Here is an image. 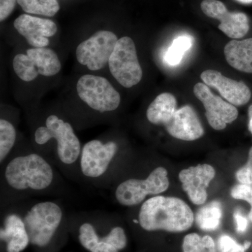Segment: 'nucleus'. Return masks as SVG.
Returning <instances> with one entry per match:
<instances>
[{"label":"nucleus","instance_id":"18","mask_svg":"<svg viewBox=\"0 0 252 252\" xmlns=\"http://www.w3.org/2000/svg\"><path fill=\"white\" fill-rule=\"evenodd\" d=\"M177 111V99L173 94L163 93L158 94L149 104L147 118L151 124L165 126Z\"/></svg>","mask_w":252,"mask_h":252},{"label":"nucleus","instance_id":"3","mask_svg":"<svg viewBox=\"0 0 252 252\" xmlns=\"http://www.w3.org/2000/svg\"><path fill=\"white\" fill-rule=\"evenodd\" d=\"M34 142L37 145H45L51 140L56 142V159L64 168L79 165L81 152L80 140L69 123L56 115L46 118L45 126L36 129Z\"/></svg>","mask_w":252,"mask_h":252},{"label":"nucleus","instance_id":"9","mask_svg":"<svg viewBox=\"0 0 252 252\" xmlns=\"http://www.w3.org/2000/svg\"><path fill=\"white\" fill-rule=\"evenodd\" d=\"M119 40L112 32L99 31L82 41L76 50L78 62L91 71L102 69L109 63Z\"/></svg>","mask_w":252,"mask_h":252},{"label":"nucleus","instance_id":"1","mask_svg":"<svg viewBox=\"0 0 252 252\" xmlns=\"http://www.w3.org/2000/svg\"><path fill=\"white\" fill-rule=\"evenodd\" d=\"M4 189L17 196L41 193L53 188L56 170L47 157L36 152L9 157L4 162Z\"/></svg>","mask_w":252,"mask_h":252},{"label":"nucleus","instance_id":"21","mask_svg":"<svg viewBox=\"0 0 252 252\" xmlns=\"http://www.w3.org/2000/svg\"><path fill=\"white\" fill-rule=\"evenodd\" d=\"M17 1L23 11L30 14L52 17L60 10L57 0H17Z\"/></svg>","mask_w":252,"mask_h":252},{"label":"nucleus","instance_id":"16","mask_svg":"<svg viewBox=\"0 0 252 252\" xmlns=\"http://www.w3.org/2000/svg\"><path fill=\"white\" fill-rule=\"evenodd\" d=\"M6 215L3 228L0 230L1 240L6 243L7 252H21L30 243L22 217L14 211L9 212Z\"/></svg>","mask_w":252,"mask_h":252},{"label":"nucleus","instance_id":"6","mask_svg":"<svg viewBox=\"0 0 252 252\" xmlns=\"http://www.w3.org/2000/svg\"><path fill=\"white\" fill-rule=\"evenodd\" d=\"M169 185L166 169L158 167L146 178H131L123 181L116 187L114 196L123 206H135L143 203L149 195L163 193L167 190Z\"/></svg>","mask_w":252,"mask_h":252},{"label":"nucleus","instance_id":"29","mask_svg":"<svg viewBox=\"0 0 252 252\" xmlns=\"http://www.w3.org/2000/svg\"><path fill=\"white\" fill-rule=\"evenodd\" d=\"M238 244L230 235H222L217 242V250L219 252H231Z\"/></svg>","mask_w":252,"mask_h":252},{"label":"nucleus","instance_id":"15","mask_svg":"<svg viewBox=\"0 0 252 252\" xmlns=\"http://www.w3.org/2000/svg\"><path fill=\"white\" fill-rule=\"evenodd\" d=\"M164 126L172 137L181 140H196L205 133L196 112L189 105L177 109Z\"/></svg>","mask_w":252,"mask_h":252},{"label":"nucleus","instance_id":"11","mask_svg":"<svg viewBox=\"0 0 252 252\" xmlns=\"http://www.w3.org/2000/svg\"><path fill=\"white\" fill-rule=\"evenodd\" d=\"M200 8L208 17L218 20L220 31L232 39H240L248 34L250 23L248 16L242 12H229L219 0H203Z\"/></svg>","mask_w":252,"mask_h":252},{"label":"nucleus","instance_id":"23","mask_svg":"<svg viewBox=\"0 0 252 252\" xmlns=\"http://www.w3.org/2000/svg\"><path fill=\"white\" fill-rule=\"evenodd\" d=\"M184 252H217L216 245L211 237H201L197 233H190L184 238Z\"/></svg>","mask_w":252,"mask_h":252},{"label":"nucleus","instance_id":"26","mask_svg":"<svg viewBox=\"0 0 252 252\" xmlns=\"http://www.w3.org/2000/svg\"><path fill=\"white\" fill-rule=\"evenodd\" d=\"M191 45V39L189 36H182L175 39L167 51L165 57L167 62L171 65L178 64L186 51L190 49Z\"/></svg>","mask_w":252,"mask_h":252},{"label":"nucleus","instance_id":"5","mask_svg":"<svg viewBox=\"0 0 252 252\" xmlns=\"http://www.w3.org/2000/svg\"><path fill=\"white\" fill-rule=\"evenodd\" d=\"M119 152L115 141H89L81 149L79 170L84 178L94 182H103L110 178L111 168Z\"/></svg>","mask_w":252,"mask_h":252},{"label":"nucleus","instance_id":"17","mask_svg":"<svg viewBox=\"0 0 252 252\" xmlns=\"http://www.w3.org/2000/svg\"><path fill=\"white\" fill-rule=\"evenodd\" d=\"M227 62L237 70L252 73V38L230 41L224 48Z\"/></svg>","mask_w":252,"mask_h":252},{"label":"nucleus","instance_id":"25","mask_svg":"<svg viewBox=\"0 0 252 252\" xmlns=\"http://www.w3.org/2000/svg\"><path fill=\"white\" fill-rule=\"evenodd\" d=\"M79 241L86 250L91 252H102L99 238L94 225L90 222H84L79 227Z\"/></svg>","mask_w":252,"mask_h":252},{"label":"nucleus","instance_id":"14","mask_svg":"<svg viewBox=\"0 0 252 252\" xmlns=\"http://www.w3.org/2000/svg\"><path fill=\"white\" fill-rule=\"evenodd\" d=\"M15 29L33 48H44L49 39L57 32L58 27L51 20L22 14L14 22Z\"/></svg>","mask_w":252,"mask_h":252},{"label":"nucleus","instance_id":"7","mask_svg":"<svg viewBox=\"0 0 252 252\" xmlns=\"http://www.w3.org/2000/svg\"><path fill=\"white\" fill-rule=\"evenodd\" d=\"M108 64L113 77L124 87H132L142 80L143 72L135 42L129 36L119 39Z\"/></svg>","mask_w":252,"mask_h":252},{"label":"nucleus","instance_id":"20","mask_svg":"<svg viewBox=\"0 0 252 252\" xmlns=\"http://www.w3.org/2000/svg\"><path fill=\"white\" fill-rule=\"evenodd\" d=\"M222 216L221 204L218 201H213L200 209L195 217V221L200 229L213 231L220 226Z\"/></svg>","mask_w":252,"mask_h":252},{"label":"nucleus","instance_id":"8","mask_svg":"<svg viewBox=\"0 0 252 252\" xmlns=\"http://www.w3.org/2000/svg\"><path fill=\"white\" fill-rule=\"evenodd\" d=\"M78 95L90 108L97 112H113L121 103V95L105 78L85 74L77 81Z\"/></svg>","mask_w":252,"mask_h":252},{"label":"nucleus","instance_id":"19","mask_svg":"<svg viewBox=\"0 0 252 252\" xmlns=\"http://www.w3.org/2000/svg\"><path fill=\"white\" fill-rule=\"evenodd\" d=\"M39 75L53 77L59 74L62 65L59 56L52 49L48 48H31L27 51Z\"/></svg>","mask_w":252,"mask_h":252},{"label":"nucleus","instance_id":"33","mask_svg":"<svg viewBox=\"0 0 252 252\" xmlns=\"http://www.w3.org/2000/svg\"><path fill=\"white\" fill-rule=\"evenodd\" d=\"M248 117H249V124L248 127L249 130L252 134V104L250 106L248 109Z\"/></svg>","mask_w":252,"mask_h":252},{"label":"nucleus","instance_id":"22","mask_svg":"<svg viewBox=\"0 0 252 252\" xmlns=\"http://www.w3.org/2000/svg\"><path fill=\"white\" fill-rule=\"evenodd\" d=\"M16 140L14 126L4 119L0 120V162L2 165L12 152Z\"/></svg>","mask_w":252,"mask_h":252},{"label":"nucleus","instance_id":"34","mask_svg":"<svg viewBox=\"0 0 252 252\" xmlns=\"http://www.w3.org/2000/svg\"><path fill=\"white\" fill-rule=\"evenodd\" d=\"M240 2L244 3V4H252V0H238Z\"/></svg>","mask_w":252,"mask_h":252},{"label":"nucleus","instance_id":"27","mask_svg":"<svg viewBox=\"0 0 252 252\" xmlns=\"http://www.w3.org/2000/svg\"><path fill=\"white\" fill-rule=\"evenodd\" d=\"M230 194L233 198L245 200L251 205L249 219L252 222V187L251 186L243 185V184L235 186L232 189Z\"/></svg>","mask_w":252,"mask_h":252},{"label":"nucleus","instance_id":"24","mask_svg":"<svg viewBox=\"0 0 252 252\" xmlns=\"http://www.w3.org/2000/svg\"><path fill=\"white\" fill-rule=\"evenodd\" d=\"M13 68L18 78L26 82L34 81L39 75L28 54L16 55L13 60Z\"/></svg>","mask_w":252,"mask_h":252},{"label":"nucleus","instance_id":"13","mask_svg":"<svg viewBox=\"0 0 252 252\" xmlns=\"http://www.w3.org/2000/svg\"><path fill=\"white\" fill-rule=\"evenodd\" d=\"M215 175L213 167L203 164L182 170L179 174V178L190 201L199 205L206 202L207 189Z\"/></svg>","mask_w":252,"mask_h":252},{"label":"nucleus","instance_id":"2","mask_svg":"<svg viewBox=\"0 0 252 252\" xmlns=\"http://www.w3.org/2000/svg\"><path fill=\"white\" fill-rule=\"evenodd\" d=\"M194 215L190 207L175 197L155 195L142 204L138 220H134L147 231H186L193 225Z\"/></svg>","mask_w":252,"mask_h":252},{"label":"nucleus","instance_id":"10","mask_svg":"<svg viewBox=\"0 0 252 252\" xmlns=\"http://www.w3.org/2000/svg\"><path fill=\"white\" fill-rule=\"evenodd\" d=\"M193 93L195 97L203 104L206 110L207 122L212 128L217 130H223L227 124L236 120L238 111L235 106L212 94L206 84L203 83L195 84Z\"/></svg>","mask_w":252,"mask_h":252},{"label":"nucleus","instance_id":"31","mask_svg":"<svg viewBox=\"0 0 252 252\" xmlns=\"http://www.w3.org/2000/svg\"><path fill=\"white\" fill-rule=\"evenodd\" d=\"M234 219L236 223V230L238 233H244L248 229V220L240 210L235 212Z\"/></svg>","mask_w":252,"mask_h":252},{"label":"nucleus","instance_id":"4","mask_svg":"<svg viewBox=\"0 0 252 252\" xmlns=\"http://www.w3.org/2000/svg\"><path fill=\"white\" fill-rule=\"evenodd\" d=\"M22 212L30 243L39 248L49 245L64 220L63 207L51 200L32 204Z\"/></svg>","mask_w":252,"mask_h":252},{"label":"nucleus","instance_id":"28","mask_svg":"<svg viewBox=\"0 0 252 252\" xmlns=\"http://www.w3.org/2000/svg\"><path fill=\"white\" fill-rule=\"evenodd\" d=\"M237 180L243 185H252V147L249 152L247 163L236 172Z\"/></svg>","mask_w":252,"mask_h":252},{"label":"nucleus","instance_id":"12","mask_svg":"<svg viewBox=\"0 0 252 252\" xmlns=\"http://www.w3.org/2000/svg\"><path fill=\"white\" fill-rule=\"evenodd\" d=\"M200 78L204 84L216 89L222 97L233 105H245L251 99V91L245 83L225 77L218 71L207 69L202 72Z\"/></svg>","mask_w":252,"mask_h":252},{"label":"nucleus","instance_id":"30","mask_svg":"<svg viewBox=\"0 0 252 252\" xmlns=\"http://www.w3.org/2000/svg\"><path fill=\"white\" fill-rule=\"evenodd\" d=\"M17 0H0V21L6 19L14 11Z\"/></svg>","mask_w":252,"mask_h":252},{"label":"nucleus","instance_id":"32","mask_svg":"<svg viewBox=\"0 0 252 252\" xmlns=\"http://www.w3.org/2000/svg\"><path fill=\"white\" fill-rule=\"evenodd\" d=\"M251 245V242L250 241H245L243 245L238 244L231 252H246L247 250L250 248Z\"/></svg>","mask_w":252,"mask_h":252}]
</instances>
